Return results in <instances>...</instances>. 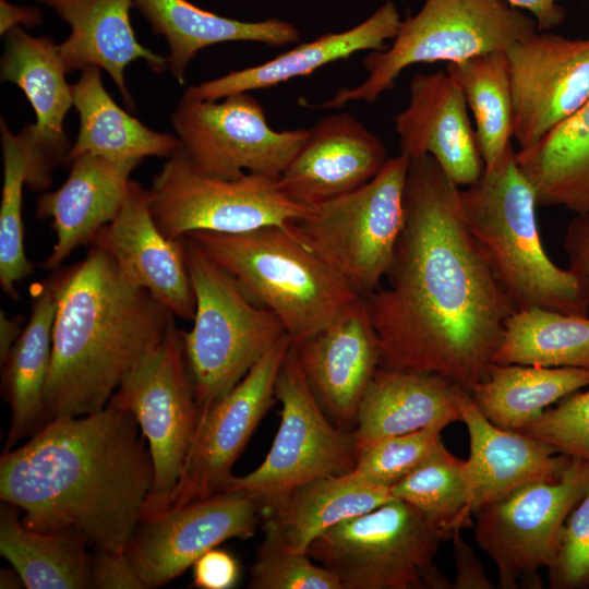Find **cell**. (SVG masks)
<instances>
[{"label":"cell","instance_id":"6da1fadb","mask_svg":"<svg viewBox=\"0 0 589 589\" xmlns=\"http://www.w3.org/2000/svg\"><path fill=\"white\" fill-rule=\"evenodd\" d=\"M459 190L431 155L410 159L387 286L364 299L381 366L438 374L470 392L488 376L516 308L466 227Z\"/></svg>","mask_w":589,"mask_h":589},{"label":"cell","instance_id":"7a4b0ae2","mask_svg":"<svg viewBox=\"0 0 589 589\" xmlns=\"http://www.w3.org/2000/svg\"><path fill=\"white\" fill-rule=\"evenodd\" d=\"M146 444L134 416L111 405L53 419L1 455V501L28 529H74L95 551L124 553L154 483Z\"/></svg>","mask_w":589,"mask_h":589},{"label":"cell","instance_id":"3957f363","mask_svg":"<svg viewBox=\"0 0 589 589\" xmlns=\"http://www.w3.org/2000/svg\"><path fill=\"white\" fill-rule=\"evenodd\" d=\"M58 301L45 387L49 421L103 409L130 371L166 337L173 314L92 245L57 274Z\"/></svg>","mask_w":589,"mask_h":589},{"label":"cell","instance_id":"277c9868","mask_svg":"<svg viewBox=\"0 0 589 589\" xmlns=\"http://www.w3.org/2000/svg\"><path fill=\"white\" fill-rule=\"evenodd\" d=\"M466 227L516 310L532 306L589 315L580 285L543 247L536 191L513 144L473 184L459 190Z\"/></svg>","mask_w":589,"mask_h":589},{"label":"cell","instance_id":"5b68a950","mask_svg":"<svg viewBox=\"0 0 589 589\" xmlns=\"http://www.w3.org/2000/svg\"><path fill=\"white\" fill-rule=\"evenodd\" d=\"M187 237L279 318L292 344L337 321L362 298L289 227Z\"/></svg>","mask_w":589,"mask_h":589},{"label":"cell","instance_id":"8992f818","mask_svg":"<svg viewBox=\"0 0 589 589\" xmlns=\"http://www.w3.org/2000/svg\"><path fill=\"white\" fill-rule=\"evenodd\" d=\"M182 240L195 296L183 344L201 421L287 332L189 237Z\"/></svg>","mask_w":589,"mask_h":589},{"label":"cell","instance_id":"52a82bcc","mask_svg":"<svg viewBox=\"0 0 589 589\" xmlns=\"http://www.w3.org/2000/svg\"><path fill=\"white\" fill-rule=\"evenodd\" d=\"M538 31L533 17L506 0H424L420 11L401 21L392 45L363 59L365 80L340 88L321 108L351 101L374 103L416 63L460 62L478 55L506 51Z\"/></svg>","mask_w":589,"mask_h":589},{"label":"cell","instance_id":"ba28073f","mask_svg":"<svg viewBox=\"0 0 589 589\" xmlns=\"http://www.w3.org/2000/svg\"><path fill=\"white\" fill-rule=\"evenodd\" d=\"M447 533L412 505L392 498L345 519L306 550L344 589H452L434 560Z\"/></svg>","mask_w":589,"mask_h":589},{"label":"cell","instance_id":"9c48e42d","mask_svg":"<svg viewBox=\"0 0 589 589\" xmlns=\"http://www.w3.org/2000/svg\"><path fill=\"white\" fill-rule=\"evenodd\" d=\"M410 159L388 158L361 188L313 206L290 230L360 297L381 287L393 263L405 221Z\"/></svg>","mask_w":589,"mask_h":589},{"label":"cell","instance_id":"30bf717a","mask_svg":"<svg viewBox=\"0 0 589 589\" xmlns=\"http://www.w3.org/2000/svg\"><path fill=\"white\" fill-rule=\"evenodd\" d=\"M149 193L153 217L171 240L195 231L288 228L312 208L290 200L276 178L250 172L235 179L206 175L181 148L154 176Z\"/></svg>","mask_w":589,"mask_h":589},{"label":"cell","instance_id":"8fae6325","mask_svg":"<svg viewBox=\"0 0 589 589\" xmlns=\"http://www.w3.org/2000/svg\"><path fill=\"white\" fill-rule=\"evenodd\" d=\"M107 405L131 412L147 441L154 483L142 521L156 517L166 510L179 483L200 423L183 332L175 323L124 377Z\"/></svg>","mask_w":589,"mask_h":589},{"label":"cell","instance_id":"7c38bea8","mask_svg":"<svg viewBox=\"0 0 589 589\" xmlns=\"http://www.w3.org/2000/svg\"><path fill=\"white\" fill-rule=\"evenodd\" d=\"M275 397L281 404L280 424L262 464L243 477H232L226 490L241 491L261 509L313 480L350 473L359 453L354 430L337 428L321 408L291 344L280 365Z\"/></svg>","mask_w":589,"mask_h":589},{"label":"cell","instance_id":"4fadbf2b","mask_svg":"<svg viewBox=\"0 0 589 589\" xmlns=\"http://www.w3.org/2000/svg\"><path fill=\"white\" fill-rule=\"evenodd\" d=\"M589 482V461L572 458L555 481L532 482L474 514V538L498 573V588L541 587L537 572L554 556L561 530Z\"/></svg>","mask_w":589,"mask_h":589},{"label":"cell","instance_id":"5bb4252c","mask_svg":"<svg viewBox=\"0 0 589 589\" xmlns=\"http://www.w3.org/2000/svg\"><path fill=\"white\" fill-rule=\"evenodd\" d=\"M219 100L182 96L178 101L171 123L184 155L209 176L235 179L250 172L278 179L309 129L274 130L248 92Z\"/></svg>","mask_w":589,"mask_h":589},{"label":"cell","instance_id":"9a60e30c","mask_svg":"<svg viewBox=\"0 0 589 589\" xmlns=\"http://www.w3.org/2000/svg\"><path fill=\"white\" fill-rule=\"evenodd\" d=\"M260 515L254 498L226 490L141 521L124 553L144 588L156 589L220 543L251 538Z\"/></svg>","mask_w":589,"mask_h":589},{"label":"cell","instance_id":"2e32d148","mask_svg":"<svg viewBox=\"0 0 589 589\" xmlns=\"http://www.w3.org/2000/svg\"><path fill=\"white\" fill-rule=\"evenodd\" d=\"M291 344L284 335L200 421L166 510L226 489L236 460L276 398L277 375Z\"/></svg>","mask_w":589,"mask_h":589},{"label":"cell","instance_id":"e0dca14e","mask_svg":"<svg viewBox=\"0 0 589 589\" xmlns=\"http://www.w3.org/2000/svg\"><path fill=\"white\" fill-rule=\"evenodd\" d=\"M513 94V137L533 147L589 100V36L536 32L506 51Z\"/></svg>","mask_w":589,"mask_h":589},{"label":"cell","instance_id":"ac0fdd59","mask_svg":"<svg viewBox=\"0 0 589 589\" xmlns=\"http://www.w3.org/2000/svg\"><path fill=\"white\" fill-rule=\"evenodd\" d=\"M292 345L304 377L328 419L339 429L354 430L360 402L382 359L365 299Z\"/></svg>","mask_w":589,"mask_h":589},{"label":"cell","instance_id":"d6986e66","mask_svg":"<svg viewBox=\"0 0 589 589\" xmlns=\"http://www.w3.org/2000/svg\"><path fill=\"white\" fill-rule=\"evenodd\" d=\"M122 273L146 289L175 316L193 320L195 296L188 272L182 237L168 239L151 211V193L130 180L118 215L93 238Z\"/></svg>","mask_w":589,"mask_h":589},{"label":"cell","instance_id":"ffe728a7","mask_svg":"<svg viewBox=\"0 0 589 589\" xmlns=\"http://www.w3.org/2000/svg\"><path fill=\"white\" fill-rule=\"evenodd\" d=\"M400 153L409 159L431 155L458 188L484 172L462 92L445 71L416 74L407 106L394 118Z\"/></svg>","mask_w":589,"mask_h":589},{"label":"cell","instance_id":"44dd1931","mask_svg":"<svg viewBox=\"0 0 589 589\" xmlns=\"http://www.w3.org/2000/svg\"><path fill=\"white\" fill-rule=\"evenodd\" d=\"M383 142L349 112L324 117L277 179L293 202L313 207L372 180L387 160Z\"/></svg>","mask_w":589,"mask_h":589},{"label":"cell","instance_id":"7402d4cb","mask_svg":"<svg viewBox=\"0 0 589 589\" xmlns=\"http://www.w3.org/2000/svg\"><path fill=\"white\" fill-rule=\"evenodd\" d=\"M456 404L469 435L466 459L470 497L467 517L516 489L560 479L570 459L552 445L488 420L470 393L458 386Z\"/></svg>","mask_w":589,"mask_h":589},{"label":"cell","instance_id":"603a6c76","mask_svg":"<svg viewBox=\"0 0 589 589\" xmlns=\"http://www.w3.org/2000/svg\"><path fill=\"white\" fill-rule=\"evenodd\" d=\"M58 45L15 26L5 34L1 59L2 82L16 85L32 105L36 122L23 128L38 165L48 173L65 163L71 148L63 122L73 106V89Z\"/></svg>","mask_w":589,"mask_h":589},{"label":"cell","instance_id":"cb8c5ba5","mask_svg":"<svg viewBox=\"0 0 589 589\" xmlns=\"http://www.w3.org/2000/svg\"><path fill=\"white\" fill-rule=\"evenodd\" d=\"M139 160L113 161L84 154L74 158L64 183L37 200L35 216L51 218L56 242L44 261L45 269H56L80 245L120 212L127 196L130 175Z\"/></svg>","mask_w":589,"mask_h":589},{"label":"cell","instance_id":"d4e9b609","mask_svg":"<svg viewBox=\"0 0 589 589\" xmlns=\"http://www.w3.org/2000/svg\"><path fill=\"white\" fill-rule=\"evenodd\" d=\"M50 7L65 21L71 33L58 45L67 73L96 67L105 70L127 106L135 105L124 80L125 68L144 60L156 73L167 69V60L139 43L131 25L133 0H35Z\"/></svg>","mask_w":589,"mask_h":589},{"label":"cell","instance_id":"484cf974","mask_svg":"<svg viewBox=\"0 0 589 589\" xmlns=\"http://www.w3.org/2000/svg\"><path fill=\"white\" fill-rule=\"evenodd\" d=\"M401 20L395 3L382 4L366 20L338 33H326L253 67L189 87L183 96L219 100L237 93L264 89L291 79L310 75L332 62L363 50L380 51L397 35Z\"/></svg>","mask_w":589,"mask_h":589},{"label":"cell","instance_id":"4316f807","mask_svg":"<svg viewBox=\"0 0 589 589\" xmlns=\"http://www.w3.org/2000/svg\"><path fill=\"white\" fill-rule=\"evenodd\" d=\"M457 387L438 374L380 366L357 413L359 455L385 438L435 422L460 421Z\"/></svg>","mask_w":589,"mask_h":589},{"label":"cell","instance_id":"83f0119b","mask_svg":"<svg viewBox=\"0 0 589 589\" xmlns=\"http://www.w3.org/2000/svg\"><path fill=\"white\" fill-rule=\"evenodd\" d=\"M394 498L388 488L351 473L301 484L261 509L264 540L293 553H306L320 534L338 522Z\"/></svg>","mask_w":589,"mask_h":589},{"label":"cell","instance_id":"f1b7e54d","mask_svg":"<svg viewBox=\"0 0 589 589\" xmlns=\"http://www.w3.org/2000/svg\"><path fill=\"white\" fill-rule=\"evenodd\" d=\"M154 33L169 46L167 69L183 84L187 69L196 53L227 41H254L271 47L300 39L299 29L289 22L267 19L245 22L204 10L188 0H133Z\"/></svg>","mask_w":589,"mask_h":589},{"label":"cell","instance_id":"f546056e","mask_svg":"<svg viewBox=\"0 0 589 589\" xmlns=\"http://www.w3.org/2000/svg\"><path fill=\"white\" fill-rule=\"evenodd\" d=\"M33 294L31 317L2 364V392L11 408L5 452L20 440L35 435L49 422L45 387L58 301L57 275L38 284Z\"/></svg>","mask_w":589,"mask_h":589},{"label":"cell","instance_id":"4dcf8cb0","mask_svg":"<svg viewBox=\"0 0 589 589\" xmlns=\"http://www.w3.org/2000/svg\"><path fill=\"white\" fill-rule=\"evenodd\" d=\"M99 70L83 69L72 85L80 130L65 163L84 154L113 161H141L144 157L168 158L177 153L181 148L177 135L156 132L121 109L105 89Z\"/></svg>","mask_w":589,"mask_h":589},{"label":"cell","instance_id":"1f68e13d","mask_svg":"<svg viewBox=\"0 0 589 589\" xmlns=\"http://www.w3.org/2000/svg\"><path fill=\"white\" fill-rule=\"evenodd\" d=\"M589 386V369L493 364L488 376L469 393L495 425L519 431L551 405Z\"/></svg>","mask_w":589,"mask_h":589},{"label":"cell","instance_id":"d6a6232c","mask_svg":"<svg viewBox=\"0 0 589 589\" xmlns=\"http://www.w3.org/2000/svg\"><path fill=\"white\" fill-rule=\"evenodd\" d=\"M4 504L0 515V553L19 573L25 588H91V556L83 534L74 529H28L19 518V508Z\"/></svg>","mask_w":589,"mask_h":589},{"label":"cell","instance_id":"836d02e7","mask_svg":"<svg viewBox=\"0 0 589 589\" xmlns=\"http://www.w3.org/2000/svg\"><path fill=\"white\" fill-rule=\"evenodd\" d=\"M538 205L589 211V100L533 147L517 151Z\"/></svg>","mask_w":589,"mask_h":589},{"label":"cell","instance_id":"e575fe53","mask_svg":"<svg viewBox=\"0 0 589 589\" xmlns=\"http://www.w3.org/2000/svg\"><path fill=\"white\" fill-rule=\"evenodd\" d=\"M494 364L589 369V315L532 306L505 322Z\"/></svg>","mask_w":589,"mask_h":589},{"label":"cell","instance_id":"d590c367","mask_svg":"<svg viewBox=\"0 0 589 589\" xmlns=\"http://www.w3.org/2000/svg\"><path fill=\"white\" fill-rule=\"evenodd\" d=\"M474 119V133L485 168H493L512 145L513 94L507 55L493 51L447 63Z\"/></svg>","mask_w":589,"mask_h":589},{"label":"cell","instance_id":"8d00e7d4","mask_svg":"<svg viewBox=\"0 0 589 589\" xmlns=\"http://www.w3.org/2000/svg\"><path fill=\"white\" fill-rule=\"evenodd\" d=\"M389 492L436 522L449 539L471 525L466 514L470 497L466 460L454 456L443 441Z\"/></svg>","mask_w":589,"mask_h":589},{"label":"cell","instance_id":"74e56055","mask_svg":"<svg viewBox=\"0 0 589 589\" xmlns=\"http://www.w3.org/2000/svg\"><path fill=\"white\" fill-rule=\"evenodd\" d=\"M3 155V185L0 203V285L16 299V284L29 276L33 265L25 254L22 218L23 187L35 178V157L23 130L13 134L0 122Z\"/></svg>","mask_w":589,"mask_h":589},{"label":"cell","instance_id":"f35d334b","mask_svg":"<svg viewBox=\"0 0 589 589\" xmlns=\"http://www.w3.org/2000/svg\"><path fill=\"white\" fill-rule=\"evenodd\" d=\"M446 422H435L409 433L385 438L358 457L353 477L390 488L418 467L440 444Z\"/></svg>","mask_w":589,"mask_h":589},{"label":"cell","instance_id":"ab89813d","mask_svg":"<svg viewBox=\"0 0 589 589\" xmlns=\"http://www.w3.org/2000/svg\"><path fill=\"white\" fill-rule=\"evenodd\" d=\"M251 589H344L339 579L306 553L288 552L267 540L257 548Z\"/></svg>","mask_w":589,"mask_h":589},{"label":"cell","instance_id":"60d3db41","mask_svg":"<svg viewBox=\"0 0 589 589\" xmlns=\"http://www.w3.org/2000/svg\"><path fill=\"white\" fill-rule=\"evenodd\" d=\"M519 431L552 445L569 458L589 461V389L562 398Z\"/></svg>","mask_w":589,"mask_h":589},{"label":"cell","instance_id":"b9f144b4","mask_svg":"<svg viewBox=\"0 0 589 589\" xmlns=\"http://www.w3.org/2000/svg\"><path fill=\"white\" fill-rule=\"evenodd\" d=\"M546 569L552 589L589 588V482L561 530Z\"/></svg>","mask_w":589,"mask_h":589},{"label":"cell","instance_id":"7bdbcfd3","mask_svg":"<svg viewBox=\"0 0 589 589\" xmlns=\"http://www.w3.org/2000/svg\"><path fill=\"white\" fill-rule=\"evenodd\" d=\"M91 588L145 589L125 553L95 551L89 557Z\"/></svg>","mask_w":589,"mask_h":589},{"label":"cell","instance_id":"ee69618b","mask_svg":"<svg viewBox=\"0 0 589 589\" xmlns=\"http://www.w3.org/2000/svg\"><path fill=\"white\" fill-rule=\"evenodd\" d=\"M240 566L225 550L213 548L193 564V586L200 589H230L238 582Z\"/></svg>","mask_w":589,"mask_h":589},{"label":"cell","instance_id":"f6af8a7d","mask_svg":"<svg viewBox=\"0 0 589 589\" xmlns=\"http://www.w3.org/2000/svg\"><path fill=\"white\" fill-rule=\"evenodd\" d=\"M569 269L577 278L589 311V211L569 221L565 239Z\"/></svg>","mask_w":589,"mask_h":589},{"label":"cell","instance_id":"bcb514c9","mask_svg":"<svg viewBox=\"0 0 589 589\" xmlns=\"http://www.w3.org/2000/svg\"><path fill=\"white\" fill-rule=\"evenodd\" d=\"M454 541V560L456 577L452 589H493L495 586L488 578L481 561L472 548L464 540L460 532L452 538Z\"/></svg>","mask_w":589,"mask_h":589},{"label":"cell","instance_id":"7dc6e473","mask_svg":"<svg viewBox=\"0 0 589 589\" xmlns=\"http://www.w3.org/2000/svg\"><path fill=\"white\" fill-rule=\"evenodd\" d=\"M512 7L532 13L538 32H549L561 25L566 16L557 0H506Z\"/></svg>","mask_w":589,"mask_h":589},{"label":"cell","instance_id":"c3c4849f","mask_svg":"<svg viewBox=\"0 0 589 589\" xmlns=\"http://www.w3.org/2000/svg\"><path fill=\"white\" fill-rule=\"evenodd\" d=\"M1 8V35H5L10 29L19 24L25 26H36L40 23L39 11L35 8L16 7L5 0L0 1Z\"/></svg>","mask_w":589,"mask_h":589},{"label":"cell","instance_id":"681fc988","mask_svg":"<svg viewBox=\"0 0 589 589\" xmlns=\"http://www.w3.org/2000/svg\"><path fill=\"white\" fill-rule=\"evenodd\" d=\"M23 329H21L20 317H9L4 311L0 312V361L3 364L15 341L20 337Z\"/></svg>","mask_w":589,"mask_h":589},{"label":"cell","instance_id":"f907efd6","mask_svg":"<svg viewBox=\"0 0 589 589\" xmlns=\"http://www.w3.org/2000/svg\"><path fill=\"white\" fill-rule=\"evenodd\" d=\"M25 587L19 573L12 568H1L0 570V588L1 589H17Z\"/></svg>","mask_w":589,"mask_h":589}]
</instances>
